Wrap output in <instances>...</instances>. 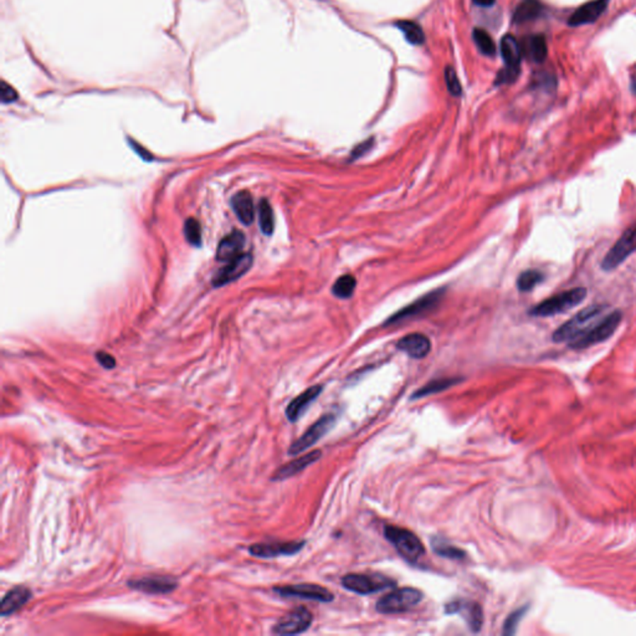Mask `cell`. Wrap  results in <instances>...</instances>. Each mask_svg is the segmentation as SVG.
I'll use <instances>...</instances> for the list:
<instances>
[{"label":"cell","mask_w":636,"mask_h":636,"mask_svg":"<svg viewBox=\"0 0 636 636\" xmlns=\"http://www.w3.org/2000/svg\"><path fill=\"white\" fill-rule=\"evenodd\" d=\"M372 143H373L372 140L365 141L364 143H360V144L352 152V157H353V158H357V157L362 156L363 153H365V152L368 151L369 148L372 147Z\"/></svg>","instance_id":"obj_38"},{"label":"cell","mask_w":636,"mask_h":636,"mask_svg":"<svg viewBox=\"0 0 636 636\" xmlns=\"http://www.w3.org/2000/svg\"><path fill=\"white\" fill-rule=\"evenodd\" d=\"M545 281V275L537 270H527L517 278V288L521 293H528L530 290Z\"/></svg>","instance_id":"obj_29"},{"label":"cell","mask_w":636,"mask_h":636,"mask_svg":"<svg viewBox=\"0 0 636 636\" xmlns=\"http://www.w3.org/2000/svg\"><path fill=\"white\" fill-rule=\"evenodd\" d=\"M128 588L133 591H143L146 594H168L176 591L178 581L172 577L151 576L137 578L127 581Z\"/></svg>","instance_id":"obj_15"},{"label":"cell","mask_w":636,"mask_h":636,"mask_svg":"<svg viewBox=\"0 0 636 636\" xmlns=\"http://www.w3.org/2000/svg\"><path fill=\"white\" fill-rule=\"evenodd\" d=\"M336 420H337V415L334 413H329V414L321 416L314 424L310 426V429L300 439L291 444L288 449V454L293 456V455L301 454L303 451L310 449L311 446L317 443L318 440L324 438V435L334 428Z\"/></svg>","instance_id":"obj_9"},{"label":"cell","mask_w":636,"mask_h":636,"mask_svg":"<svg viewBox=\"0 0 636 636\" xmlns=\"http://www.w3.org/2000/svg\"><path fill=\"white\" fill-rule=\"evenodd\" d=\"M431 545H433L435 553L444 557V558H450V560H464L465 558L464 550L446 543L445 540L435 538L434 540H431Z\"/></svg>","instance_id":"obj_30"},{"label":"cell","mask_w":636,"mask_h":636,"mask_svg":"<svg viewBox=\"0 0 636 636\" xmlns=\"http://www.w3.org/2000/svg\"><path fill=\"white\" fill-rule=\"evenodd\" d=\"M275 593L283 598H300L306 601L329 603L334 599V596L324 586L318 584H296V586H278L273 589Z\"/></svg>","instance_id":"obj_12"},{"label":"cell","mask_w":636,"mask_h":636,"mask_svg":"<svg viewBox=\"0 0 636 636\" xmlns=\"http://www.w3.org/2000/svg\"><path fill=\"white\" fill-rule=\"evenodd\" d=\"M443 295H444V290H438V291H434V293H430L429 295L419 298L418 301H415L409 306L400 310L399 312L395 313L394 316L389 318L388 321H387V324H399L402 321L416 317L421 313L428 312V311L433 310L440 302Z\"/></svg>","instance_id":"obj_16"},{"label":"cell","mask_w":636,"mask_h":636,"mask_svg":"<svg viewBox=\"0 0 636 636\" xmlns=\"http://www.w3.org/2000/svg\"><path fill=\"white\" fill-rule=\"evenodd\" d=\"M631 89H632V91H634V93H635L636 95V82H634V84H632V86H631Z\"/></svg>","instance_id":"obj_40"},{"label":"cell","mask_w":636,"mask_h":636,"mask_svg":"<svg viewBox=\"0 0 636 636\" xmlns=\"http://www.w3.org/2000/svg\"><path fill=\"white\" fill-rule=\"evenodd\" d=\"M501 55L505 61L506 67L497 76V84H511L520 75L522 47L515 36L505 35L501 40Z\"/></svg>","instance_id":"obj_6"},{"label":"cell","mask_w":636,"mask_h":636,"mask_svg":"<svg viewBox=\"0 0 636 636\" xmlns=\"http://www.w3.org/2000/svg\"><path fill=\"white\" fill-rule=\"evenodd\" d=\"M526 55L530 57V60L535 61L537 64H540L545 60L548 50H547V41L545 38L540 34L532 35L526 40L525 46Z\"/></svg>","instance_id":"obj_25"},{"label":"cell","mask_w":636,"mask_h":636,"mask_svg":"<svg viewBox=\"0 0 636 636\" xmlns=\"http://www.w3.org/2000/svg\"><path fill=\"white\" fill-rule=\"evenodd\" d=\"M322 451L321 450H313L308 454H305L298 459L293 460L288 464L283 465L280 469L276 470V472L273 475V481L288 480L290 477H293L298 472H301L305 469H307L310 465L317 462L321 459Z\"/></svg>","instance_id":"obj_18"},{"label":"cell","mask_w":636,"mask_h":636,"mask_svg":"<svg viewBox=\"0 0 636 636\" xmlns=\"http://www.w3.org/2000/svg\"><path fill=\"white\" fill-rule=\"evenodd\" d=\"M609 0H591L584 6H579L568 19L571 26L586 25L593 24L601 18L606 11Z\"/></svg>","instance_id":"obj_17"},{"label":"cell","mask_w":636,"mask_h":636,"mask_svg":"<svg viewBox=\"0 0 636 636\" xmlns=\"http://www.w3.org/2000/svg\"><path fill=\"white\" fill-rule=\"evenodd\" d=\"M384 535L405 561L409 563L419 561L420 557L425 553L424 545L411 530L400 528L397 526H387L384 528Z\"/></svg>","instance_id":"obj_3"},{"label":"cell","mask_w":636,"mask_h":636,"mask_svg":"<svg viewBox=\"0 0 636 636\" xmlns=\"http://www.w3.org/2000/svg\"><path fill=\"white\" fill-rule=\"evenodd\" d=\"M475 4L479 6H494L495 4V0H474Z\"/></svg>","instance_id":"obj_39"},{"label":"cell","mask_w":636,"mask_h":636,"mask_svg":"<svg viewBox=\"0 0 636 636\" xmlns=\"http://www.w3.org/2000/svg\"><path fill=\"white\" fill-rule=\"evenodd\" d=\"M545 6L540 0H522L513 13V21L517 24H523L533 21L543 16Z\"/></svg>","instance_id":"obj_24"},{"label":"cell","mask_w":636,"mask_h":636,"mask_svg":"<svg viewBox=\"0 0 636 636\" xmlns=\"http://www.w3.org/2000/svg\"><path fill=\"white\" fill-rule=\"evenodd\" d=\"M621 319L623 313L620 311L609 313L606 317L601 318V321L594 324L588 332L571 342L569 347L572 349H586L604 342L615 334L616 329L620 326Z\"/></svg>","instance_id":"obj_4"},{"label":"cell","mask_w":636,"mask_h":636,"mask_svg":"<svg viewBox=\"0 0 636 636\" xmlns=\"http://www.w3.org/2000/svg\"><path fill=\"white\" fill-rule=\"evenodd\" d=\"M474 40L479 50L486 56H494L496 54V45L490 34L482 29L474 31Z\"/></svg>","instance_id":"obj_32"},{"label":"cell","mask_w":636,"mask_h":636,"mask_svg":"<svg viewBox=\"0 0 636 636\" xmlns=\"http://www.w3.org/2000/svg\"><path fill=\"white\" fill-rule=\"evenodd\" d=\"M324 387L322 385H313L306 389L303 393L300 394L295 399L288 405L286 408V416L291 423L297 421L302 414L306 413L308 407L312 404L314 400L317 399L318 395L322 393Z\"/></svg>","instance_id":"obj_19"},{"label":"cell","mask_w":636,"mask_h":636,"mask_svg":"<svg viewBox=\"0 0 636 636\" xmlns=\"http://www.w3.org/2000/svg\"><path fill=\"white\" fill-rule=\"evenodd\" d=\"M259 225L265 235H271L275 229L273 208L266 199H263L259 204Z\"/></svg>","instance_id":"obj_28"},{"label":"cell","mask_w":636,"mask_h":636,"mask_svg":"<svg viewBox=\"0 0 636 636\" xmlns=\"http://www.w3.org/2000/svg\"><path fill=\"white\" fill-rule=\"evenodd\" d=\"M526 608H521L518 611H513L510 616L506 619L505 626H504V634L505 635H513L517 629V625L520 623L522 616L525 615Z\"/></svg>","instance_id":"obj_35"},{"label":"cell","mask_w":636,"mask_h":636,"mask_svg":"<svg viewBox=\"0 0 636 636\" xmlns=\"http://www.w3.org/2000/svg\"><path fill=\"white\" fill-rule=\"evenodd\" d=\"M246 239L243 232L234 230L219 243L217 249V259L219 261H229L239 256L243 251Z\"/></svg>","instance_id":"obj_20"},{"label":"cell","mask_w":636,"mask_h":636,"mask_svg":"<svg viewBox=\"0 0 636 636\" xmlns=\"http://www.w3.org/2000/svg\"><path fill=\"white\" fill-rule=\"evenodd\" d=\"M356 286H357L356 278H354L352 275H344V276H341V278L336 281V283L334 285V288H332V293H334L336 297H352V295L354 293V290H356Z\"/></svg>","instance_id":"obj_31"},{"label":"cell","mask_w":636,"mask_h":636,"mask_svg":"<svg viewBox=\"0 0 636 636\" xmlns=\"http://www.w3.org/2000/svg\"><path fill=\"white\" fill-rule=\"evenodd\" d=\"M423 599V593L415 588H399L390 591L377 601L375 609L380 614H398L413 609Z\"/></svg>","instance_id":"obj_5"},{"label":"cell","mask_w":636,"mask_h":636,"mask_svg":"<svg viewBox=\"0 0 636 636\" xmlns=\"http://www.w3.org/2000/svg\"><path fill=\"white\" fill-rule=\"evenodd\" d=\"M306 545L305 540H290V542H265L255 543L249 547V553L258 558H275L278 555H293L302 550Z\"/></svg>","instance_id":"obj_14"},{"label":"cell","mask_w":636,"mask_h":636,"mask_svg":"<svg viewBox=\"0 0 636 636\" xmlns=\"http://www.w3.org/2000/svg\"><path fill=\"white\" fill-rule=\"evenodd\" d=\"M16 98H18V95H16V90L13 87L9 86V85H6V82H3V85H1V100H3V102L9 103V102L16 101Z\"/></svg>","instance_id":"obj_37"},{"label":"cell","mask_w":636,"mask_h":636,"mask_svg":"<svg viewBox=\"0 0 636 636\" xmlns=\"http://www.w3.org/2000/svg\"><path fill=\"white\" fill-rule=\"evenodd\" d=\"M636 250V222L623 232L616 243L611 246L601 261V268L604 271H613L619 268L626 259Z\"/></svg>","instance_id":"obj_8"},{"label":"cell","mask_w":636,"mask_h":636,"mask_svg":"<svg viewBox=\"0 0 636 636\" xmlns=\"http://www.w3.org/2000/svg\"><path fill=\"white\" fill-rule=\"evenodd\" d=\"M342 586L344 589L353 591L359 596H368L373 593L393 588L395 581L388 577L379 576V574H362V573H353L347 574L342 578Z\"/></svg>","instance_id":"obj_7"},{"label":"cell","mask_w":636,"mask_h":636,"mask_svg":"<svg viewBox=\"0 0 636 636\" xmlns=\"http://www.w3.org/2000/svg\"><path fill=\"white\" fill-rule=\"evenodd\" d=\"M460 382H461L460 378L435 379V380H431L424 387H421L419 390H416L411 395V399H420V398H424V397H428V395H431V394L439 393V392L446 390V389H449L450 387H453V385L460 383Z\"/></svg>","instance_id":"obj_26"},{"label":"cell","mask_w":636,"mask_h":636,"mask_svg":"<svg viewBox=\"0 0 636 636\" xmlns=\"http://www.w3.org/2000/svg\"><path fill=\"white\" fill-rule=\"evenodd\" d=\"M96 359L103 368L112 369L115 368V365H116L115 358L112 357L111 354L106 353V352H97Z\"/></svg>","instance_id":"obj_36"},{"label":"cell","mask_w":636,"mask_h":636,"mask_svg":"<svg viewBox=\"0 0 636 636\" xmlns=\"http://www.w3.org/2000/svg\"><path fill=\"white\" fill-rule=\"evenodd\" d=\"M313 615L311 611L300 606L290 611L288 615L283 616V619L275 624L273 626V634L278 635H297L302 634L303 631L307 630L308 628L312 624Z\"/></svg>","instance_id":"obj_10"},{"label":"cell","mask_w":636,"mask_h":636,"mask_svg":"<svg viewBox=\"0 0 636 636\" xmlns=\"http://www.w3.org/2000/svg\"><path fill=\"white\" fill-rule=\"evenodd\" d=\"M31 599V591L26 586H16L8 591L0 603V615L9 616L19 611Z\"/></svg>","instance_id":"obj_22"},{"label":"cell","mask_w":636,"mask_h":636,"mask_svg":"<svg viewBox=\"0 0 636 636\" xmlns=\"http://www.w3.org/2000/svg\"><path fill=\"white\" fill-rule=\"evenodd\" d=\"M586 295L588 291L586 288L567 290L535 305V307L530 308V314L535 317H552L555 314H561L577 307L586 300Z\"/></svg>","instance_id":"obj_2"},{"label":"cell","mask_w":636,"mask_h":636,"mask_svg":"<svg viewBox=\"0 0 636 636\" xmlns=\"http://www.w3.org/2000/svg\"><path fill=\"white\" fill-rule=\"evenodd\" d=\"M184 237L187 239L188 243L193 246H200L202 244V230L198 220L194 217H189L186 220L184 224Z\"/></svg>","instance_id":"obj_33"},{"label":"cell","mask_w":636,"mask_h":636,"mask_svg":"<svg viewBox=\"0 0 636 636\" xmlns=\"http://www.w3.org/2000/svg\"><path fill=\"white\" fill-rule=\"evenodd\" d=\"M232 209L237 214V219L243 222L244 225H250L255 217V207H254L253 197L246 191L239 192L232 198L230 200Z\"/></svg>","instance_id":"obj_23"},{"label":"cell","mask_w":636,"mask_h":636,"mask_svg":"<svg viewBox=\"0 0 636 636\" xmlns=\"http://www.w3.org/2000/svg\"><path fill=\"white\" fill-rule=\"evenodd\" d=\"M606 305H591L581 310L568 319L566 324H562L560 329H557L553 334V341L555 343L567 342L569 344L581 336L588 332L594 326V322L598 317H601L603 313L608 310Z\"/></svg>","instance_id":"obj_1"},{"label":"cell","mask_w":636,"mask_h":636,"mask_svg":"<svg viewBox=\"0 0 636 636\" xmlns=\"http://www.w3.org/2000/svg\"><path fill=\"white\" fill-rule=\"evenodd\" d=\"M399 30L404 34L405 39L413 45H420L425 41L424 31L420 28L419 24L414 21H400L397 23Z\"/></svg>","instance_id":"obj_27"},{"label":"cell","mask_w":636,"mask_h":636,"mask_svg":"<svg viewBox=\"0 0 636 636\" xmlns=\"http://www.w3.org/2000/svg\"><path fill=\"white\" fill-rule=\"evenodd\" d=\"M227 265L219 268L215 275L212 276V286L220 288L227 283L237 281L248 273L253 265V256L250 254H240L237 258L227 261Z\"/></svg>","instance_id":"obj_11"},{"label":"cell","mask_w":636,"mask_h":636,"mask_svg":"<svg viewBox=\"0 0 636 636\" xmlns=\"http://www.w3.org/2000/svg\"><path fill=\"white\" fill-rule=\"evenodd\" d=\"M397 347L411 358L421 359L429 354L431 343H430V339L424 334H408L400 339Z\"/></svg>","instance_id":"obj_21"},{"label":"cell","mask_w":636,"mask_h":636,"mask_svg":"<svg viewBox=\"0 0 636 636\" xmlns=\"http://www.w3.org/2000/svg\"><path fill=\"white\" fill-rule=\"evenodd\" d=\"M446 614H459L464 618L465 621L467 623L470 630L474 632H479L484 624V611L479 603L474 601H465V599H459V601H450L449 604L445 606Z\"/></svg>","instance_id":"obj_13"},{"label":"cell","mask_w":636,"mask_h":636,"mask_svg":"<svg viewBox=\"0 0 636 636\" xmlns=\"http://www.w3.org/2000/svg\"><path fill=\"white\" fill-rule=\"evenodd\" d=\"M444 76L445 82H446V86H448V90H449L450 93H451L453 96H460L461 92H462V87H461L459 77L456 75L454 69L446 67Z\"/></svg>","instance_id":"obj_34"}]
</instances>
